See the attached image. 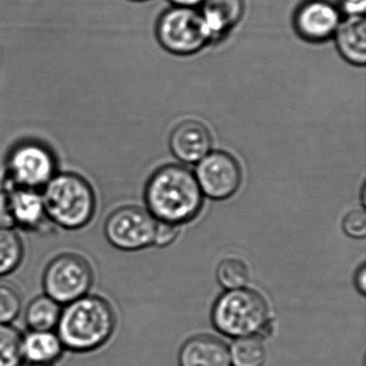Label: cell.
<instances>
[{
    "label": "cell",
    "mask_w": 366,
    "mask_h": 366,
    "mask_svg": "<svg viewBox=\"0 0 366 366\" xmlns=\"http://www.w3.org/2000/svg\"><path fill=\"white\" fill-rule=\"evenodd\" d=\"M355 284L357 291L361 295H365L366 292V267L365 264H362L355 273Z\"/></svg>",
    "instance_id": "4316f807"
},
{
    "label": "cell",
    "mask_w": 366,
    "mask_h": 366,
    "mask_svg": "<svg viewBox=\"0 0 366 366\" xmlns=\"http://www.w3.org/2000/svg\"><path fill=\"white\" fill-rule=\"evenodd\" d=\"M31 366H54L53 364H31Z\"/></svg>",
    "instance_id": "f1b7e54d"
},
{
    "label": "cell",
    "mask_w": 366,
    "mask_h": 366,
    "mask_svg": "<svg viewBox=\"0 0 366 366\" xmlns=\"http://www.w3.org/2000/svg\"><path fill=\"white\" fill-rule=\"evenodd\" d=\"M170 1L179 7L188 8H194L203 3V0H170Z\"/></svg>",
    "instance_id": "83f0119b"
},
{
    "label": "cell",
    "mask_w": 366,
    "mask_h": 366,
    "mask_svg": "<svg viewBox=\"0 0 366 366\" xmlns=\"http://www.w3.org/2000/svg\"><path fill=\"white\" fill-rule=\"evenodd\" d=\"M342 228L347 234L355 239L366 235V218L363 211H353L345 217Z\"/></svg>",
    "instance_id": "603a6c76"
},
{
    "label": "cell",
    "mask_w": 366,
    "mask_h": 366,
    "mask_svg": "<svg viewBox=\"0 0 366 366\" xmlns=\"http://www.w3.org/2000/svg\"><path fill=\"white\" fill-rule=\"evenodd\" d=\"M50 222L68 230L86 226L96 209L91 184L76 173H56L41 192Z\"/></svg>",
    "instance_id": "3957f363"
},
{
    "label": "cell",
    "mask_w": 366,
    "mask_h": 366,
    "mask_svg": "<svg viewBox=\"0 0 366 366\" xmlns=\"http://www.w3.org/2000/svg\"><path fill=\"white\" fill-rule=\"evenodd\" d=\"M94 275L86 259L72 252L55 257L44 274V292L57 303L68 304L87 295Z\"/></svg>",
    "instance_id": "52a82bcc"
},
{
    "label": "cell",
    "mask_w": 366,
    "mask_h": 366,
    "mask_svg": "<svg viewBox=\"0 0 366 366\" xmlns=\"http://www.w3.org/2000/svg\"><path fill=\"white\" fill-rule=\"evenodd\" d=\"M340 24V10L327 0H305L293 18L295 31L312 44L329 40Z\"/></svg>",
    "instance_id": "30bf717a"
},
{
    "label": "cell",
    "mask_w": 366,
    "mask_h": 366,
    "mask_svg": "<svg viewBox=\"0 0 366 366\" xmlns=\"http://www.w3.org/2000/svg\"><path fill=\"white\" fill-rule=\"evenodd\" d=\"M23 301L16 285L0 280V323L10 325L22 310Z\"/></svg>",
    "instance_id": "7402d4cb"
},
{
    "label": "cell",
    "mask_w": 366,
    "mask_h": 366,
    "mask_svg": "<svg viewBox=\"0 0 366 366\" xmlns=\"http://www.w3.org/2000/svg\"><path fill=\"white\" fill-rule=\"evenodd\" d=\"M179 366H232L230 350L219 338L198 335L189 338L179 353Z\"/></svg>",
    "instance_id": "7c38bea8"
},
{
    "label": "cell",
    "mask_w": 366,
    "mask_h": 366,
    "mask_svg": "<svg viewBox=\"0 0 366 366\" xmlns=\"http://www.w3.org/2000/svg\"><path fill=\"white\" fill-rule=\"evenodd\" d=\"M23 335L11 325L0 323V366H20L24 361Z\"/></svg>",
    "instance_id": "ffe728a7"
},
{
    "label": "cell",
    "mask_w": 366,
    "mask_h": 366,
    "mask_svg": "<svg viewBox=\"0 0 366 366\" xmlns=\"http://www.w3.org/2000/svg\"><path fill=\"white\" fill-rule=\"evenodd\" d=\"M132 1H145V0H132Z\"/></svg>",
    "instance_id": "f546056e"
},
{
    "label": "cell",
    "mask_w": 366,
    "mask_h": 366,
    "mask_svg": "<svg viewBox=\"0 0 366 366\" xmlns=\"http://www.w3.org/2000/svg\"><path fill=\"white\" fill-rule=\"evenodd\" d=\"M156 36L164 50L182 56L194 54L212 41L201 12L179 6L160 16Z\"/></svg>",
    "instance_id": "5b68a950"
},
{
    "label": "cell",
    "mask_w": 366,
    "mask_h": 366,
    "mask_svg": "<svg viewBox=\"0 0 366 366\" xmlns=\"http://www.w3.org/2000/svg\"><path fill=\"white\" fill-rule=\"evenodd\" d=\"M212 322L229 337L252 336L267 329L269 306L264 297L252 289L228 290L214 303Z\"/></svg>",
    "instance_id": "277c9868"
},
{
    "label": "cell",
    "mask_w": 366,
    "mask_h": 366,
    "mask_svg": "<svg viewBox=\"0 0 366 366\" xmlns=\"http://www.w3.org/2000/svg\"><path fill=\"white\" fill-rule=\"evenodd\" d=\"M211 132L198 121H185L177 125L170 137L173 155L186 164L201 162L212 149Z\"/></svg>",
    "instance_id": "8fae6325"
},
{
    "label": "cell",
    "mask_w": 366,
    "mask_h": 366,
    "mask_svg": "<svg viewBox=\"0 0 366 366\" xmlns=\"http://www.w3.org/2000/svg\"><path fill=\"white\" fill-rule=\"evenodd\" d=\"M24 257L22 239L14 229H0V277L18 269Z\"/></svg>",
    "instance_id": "d6986e66"
},
{
    "label": "cell",
    "mask_w": 366,
    "mask_h": 366,
    "mask_svg": "<svg viewBox=\"0 0 366 366\" xmlns=\"http://www.w3.org/2000/svg\"><path fill=\"white\" fill-rule=\"evenodd\" d=\"M144 199L154 218L174 226L194 220L203 205L196 177L179 164H167L155 171L145 186Z\"/></svg>",
    "instance_id": "6da1fadb"
},
{
    "label": "cell",
    "mask_w": 366,
    "mask_h": 366,
    "mask_svg": "<svg viewBox=\"0 0 366 366\" xmlns=\"http://www.w3.org/2000/svg\"><path fill=\"white\" fill-rule=\"evenodd\" d=\"M63 351V342L53 331H31L23 336V357L29 363L53 364Z\"/></svg>",
    "instance_id": "2e32d148"
},
{
    "label": "cell",
    "mask_w": 366,
    "mask_h": 366,
    "mask_svg": "<svg viewBox=\"0 0 366 366\" xmlns=\"http://www.w3.org/2000/svg\"><path fill=\"white\" fill-rule=\"evenodd\" d=\"M231 362L234 366H263L267 357L265 347L258 336L239 337L230 349Z\"/></svg>",
    "instance_id": "ac0fdd59"
},
{
    "label": "cell",
    "mask_w": 366,
    "mask_h": 366,
    "mask_svg": "<svg viewBox=\"0 0 366 366\" xmlns=\"http://www.w3.org/2000/svg\"><path fill=\"white\" fill-rule=\"evenodd\" d=\"M245 11L244 0H203L201 14L213 40L222 39L241 21Z\"/></svg>",
    "instance_id": "5bb4252c"
},
{
    "label": "cell",
    "mask_w": 366,
    "mask_h": 366,
    "mask_svg": "<svg viewBox=\"0 0 366 366\" xmlns=\"http://www.w3.org/2000/svg\"><path fill=\"white\" fill-rule=\"evenodd\" d=\"M16 227L12 214L11 201L8 189L0 190V229H14Z\"/></svg>",
    "instance_id": "cb8c5ba5"
},
{
    "label": "cell",
    "mask_w": 366,
    "mask_h": 366,
    "mask_svg": "<svg viewBox=\"0 0 366 366\" xmlns=\"http://www.w3.org/2000/svg\"><path fill=\"white\" fill-rule=\"evenodd\" d=\"M179 235V228L174 224H166V222H160L156 228L155 239L154 243L158 246H167L172 243Z\"/></svg>",
    "instance_id": "d4e9b609"
},
{
    "label": "cell",
    "mask_w": 366,
    "mask_h": 366,
    "mask_svg": "<svg viewBox=\"0 0 366 366\" xmlns=\"http://www.w3.org/2000/svg\"><path fill=\"white\" fill-rule=\"evenodd\" d=\"M336 35V46L340 55L349 63L364 66L366 63V24L363 16H351L340 23Z\"/></svg>",
    "instance_id": "9a60e30c"
},
{
    "label": "cell",
    "mask_w": 366,
    "mask_h": 366,
    "mask_svg": "<svg viewBox=\"0 0 366 366\" xmlns=\"http://www.w3.org/2000/svg\"><path fill=\"white\" fill-rule=\"evenodd\" d=\"M11 201L16 226L26 230H39L48 219L40 190L22 187H5Z\"/></svg>",
    "instance_id": "4fadbf2b"
},
{
    "label": "cell",
    "mask_w": 366,
    "mask_h": 366,
    "mask_svg": "<svg viewBox=\"0 0 366 366\" xmlns=\"http://www.w3.org/2000/svg\"><path fill=\"white\" fill-rule=\"evenodd\" d=\"M56 159L46 145L24 141L12 147L6 162V187L44 189L56 174Z\"/></svg>",
    "instance_id": "8992f818"
},
{
    "label": "cell",
    "mask_w": 366,
    "mask_h": 366,
    "mask_svg": "<svg viewBox=\"0 0 366 366\" xmlns=\"http://www.w3.org/2000/svg\"><path fill=\"white\" fill-rule=\"evenodd\" d=\"M342 10L351 16H364L366 8V0H340Z\"/></svg>",
    "instance_id": "484cf974"
},
{
    "label": "cell",
    "mask_w": 366,
    "mask_h": 366,
    "mask_svg": "<svg viewBox=\"0 0 366 366\" xmlns=\"http://www.w3.org/2000/svg\"><path fill=\"white\" fill-rule=\"evenodd\" d=\"M114 310L97 295H84L61 310L57 335L64 348L74 352H89L110 340L115 329Z\"/></svg>",
    "instance_id": "7a4b0ae2"
},
{
    "label": "cell",
    "mask_w": 366,
    "mask_h": 366,
    "mask_svg": "<svg viewBox=\"0 0 366 366\" xmlns=\"http://www.w3.org/2000/svg\"><path fill=\"white\" fill-rule=\"evenodd\" d=\"M155 218L139 207L127 205L115 209L104 224L107 239L114 247L127 252L140 250L154 243Z\"/></svg>",
    "instance_id": "ba28073f"
},
{
    "label": "cell",
    "mask_w": 366,
    "mask_h": 366,
    "mask_svg": "<svg viewBox=\"0 0 366 366\" xmlns=\"http://www.w3.org/2000/svg\"><path fill=\"white\" fill-rule=\"evenodd\" d=\"M196 179L205 196L213 200H226L241 186V167L230 154L213 152L197 167Z\"/></svg>",
    "instance_id": "9c48e42d"
},
{
    "label": "cell",
    "mask_w": 366,
    "mask_h": 366,
    "mask_svg": "<svg viewBox=\"0 0 366 366\" xmlns=\"http://www.w3.org/2000/svg\"><path fill=\"white\" fill-rule=\"evenodd\" d=\"M61 305L48 295H40L29 303L25 321L31 331H53L61 314Z\"/></svg>",
    "instance_id": "e0dca14e"
},
{
    "label": "cell",
    "mask_w": 366,
    "mask_h": 366,
    "mask_svg": "<svg viewBox=\"0 0 366 366\" xmlns=\"http://www.w3.org/2000/svg\"><path fill=\"white\" fill-rule=\"evenodd\" d=\"M218 282L228 290L243 288L248 282V267L243 260L239 258H227L219 263L217 267Z\"/></svg>",
    "instance_id": "44dd1931"
}]
</instances>
